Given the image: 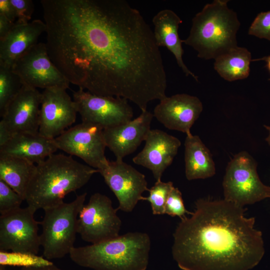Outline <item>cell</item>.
I'll list each match as a JSON object with an SVG mask.
<instances>
[{
	"mask_svg": "<svg viewBox=\"0 0 270 270\" xmlns=\"http://www.w3.org/2000/svg\"><path fill=\"white\" fill-rule=\"evenodd\" d=\"M98 172L118 199L117 210L132 212L148 190L145 176L122 160L109 161Z\"/></svg>",
	"mask_w": 270,
	"mask_h": 270,
	"instance_id": "obj_14",
	"label": "cell"
},
{
	"mask_svg": "<svg viewBox=\"0 0 270 270\" xmlns=\"http://www.w3.org/2000/svg\"><path fill=\"white\" fill-rule=\"evenodd\" d=\"M15 10L17 24H26L31 19L34 11V4L32 0H10Z\"/></svg>",
	"mask_w": 270,
	"mask_h": 270,
	"instance_id": "obj_31",
	"label": "cell"
},
{
	"mask_svg": "<svg viewBox=\"0 0 270 270\" xmlns=\"http://www.w3.org/2000/svg\"><path fill=\"white\" fill-rule=\"evenodd\" d=\"M172 182L156 181L150 189H148L149 196L143 197L142 200L150 202L154 214H164V208L168 196L174 188Z\"/></svg>",
	"mask_w": 270,
	"mask_h": 270,
	"instance_id": "obj_27",
	"label": "cell"
},
{
	"mask_svg": "<svg viewBox=\"0 0 270 270\" xmlns=\"http://www.w3.org/2000/svg\"><path fill=\"white\" fill-rule=\"evenodd\" d=\"M264 127L268 132V135L266 138V140L268 144L270 146V126L264 125Z\"/></svg>",
	"mask_w": 270,
	"mask_h": 270,
	"instance_id": "obj_36",
	"label": "cell"
},
{
	"mask_svg": "<svg viewBox=\"0 0 270 270\" xmlns=\"http://www.w3.org/2000/svg\"><path fill=\"white\" fill-rule=\"evenodd\" d=\"M153 117V114L146 110L127 123L104 129L106 146L116 160H122L144 141Z\"/></svg>",
	"mask_w": 270,
	"mask_h": 270,
	"instance_id": "obj_18",
	"label": "cell"
},
{
	"mask_svg": "<svg viewBox=\"0 0 270 270\" xmlns=\"http://www.w3.org/2000/svg\"><path fill=\"white\" fill-rule=\"evenodd\" d=\"M4 266L0 265V270H6Z\"/></svg>",
	"mask_w": 270,
	"mask_h": 270,
	"instance_id": "obj_37",
	"label": "cell"
},
{
	"mask_svg": "<svg viewBox=\"0 0 270 270\" xmlns=\"http://www.w3.org/2000/svg\"><path fill=\"white\" fill-rule=\"evenodd\" d=\"M54 264L42 256L31 253L0 250V265L22 268L40 267Z\"/></svg>",
	"mask_w": 270,
	"mask_h": 270,
	"instance_id": "obj_26",
	"label": "cell"
},
{
	"mask_svg": "<svg viewBox=\"0 0 270 270\" xmlns=\"http://www.w3.org/2000/svg\"><path fill=\"white\" fill-rule=\"evenodd\" d=\"M222 186L224 199L242 207L270 198V186L261 181L256 162L246 151L236 154L228 162Z\"/></svg>",
	"mask_w": 270,
	"mask_h": 270,
	"instance_id": "obj_7",
	"label": "cell"
},
{
	"mask_svg": "<svg viewBox=\"0 0 270 270\" xmlns=\"http://www.w3.org/2000/svg\"><path fill=\"white\" fill-rule=\"evenodd\" d=\"M48 56L70 83L120 97L145 111L166 98V75L153 30L124 0H42Z\"/></svg>",
	"mask_w": 270,
	"mask_h": 270,
	"instance_id": "obj_1",
	"label": "cell"
},
{
	"mask_svg": "<svg viewBox=\"0 0 270 270\" xmlns=\"http://www.w3.org/2000/svg\"><path fill=\"white\" fill-rule=\"evenodd\" d=\"M24 86L12 68L0 63V115L4 114L8 104Z\"/></svg>",
	"mask_w": 270,
	"mask_h": 270,
	"instance_id": "obj_25",
	"label": "cell"
},
{
	"mask_svg": "<svg viewBox=\"0 0 270 270\" xmlns=\"http://www.w3.org/2000/svg\"><path fill=\"white\" fill-rule=\"evenodd\" d=\"M44 22L34 20L26 24H14L8 34L0 40V63L12 67L16 60L38 43L46 32Z\"/></svg>",
	"mask_w": 270,
	"mask_h": 270,
	"instance_id": "obj_19",
	"label": "cell"
},
{
	"mask_svg": "<svg viewBox=\"0 0 270 270\" xmlns=\"http://www.w3.org/2000/svg\"><path fill=\"white\" fill-rule=\"evenodd\" d=\"M13 22L4 15L0 14V40L3 39L14 26Z\"/></svg>",
	"mask_w": 270,
	"mask_h": 270,
	"instance_id": "obj_33",
	"label": "cell"
},
{
	"mask_svg": "<svg viewBox=\"0 0 270 270\" xmlns=\"http://www.w3.org/2000/svg\"><path fill=\"white\" fill-rule=\"evenodd\" d=\"M13 71L24 85L35 88H69L70 82L51 60L46 43L38 42L18 58Z\"/></svg>",
	"mask_w": 270,
	"mask_h": 270,
	"instance_id": "obj_11",
	"label": "cell"
},
{
	"mask_svg": "<svg viewBox=\"0 0 270 270\" xmlns=\"http://www.w3.org/2000/svg\"><path fill=\"white\" fill-rule=\"evenodd\" d=\"M227 0L206 4L192 19L188 36L182 42L197 52L200 58L215 60L238 46L240 24Z\"/></svg>",
	"mask_w": 270,
	"mask_h": 270,
	"instance_id": "obj_5",
	"label": "cell"
},
{
	"mask_svg": "<svg viewBox=\"0 0 270 270\" xmlns=\"http://www.w3.org/2000/svg\"><path fill=\"white\" fill-rule=\"evenodd\" d=\"M153 30L156 43L159 48H166L174 56L178 65L186 76H192L198 82V78L192 72L184 63L182 59L184 50L182 40L178 32L180 24L182 22L180 18L173 10L164 9L158 12L152 18Z\"/></svg>",
	"mask_w": 270,
	"mask_h": 270,
	"instance_id": "obj_21",
	"label": "cell"
},
{
	"mask_svg": "<svg viewBox=\"0 0 270 270\" xmlns=\"http://www.w3.org/2000/svg\"><path fill=\"white\" fill-rule=\"evenodd\" d=\"M54 140L39 133H20L0 146V156L18 158L37 164L58 150Z\"/></svg>",
	"mask_w": 270,
	"mask_h": 270,
	"instance_id": "obj_20",
	"label": "cell"
},
{
	"mask_svg": "<svg viewBox=\"0 0 270 270\" xmlns=\"http://www.w3.org/2000/svg\"><path fill=\"white\" fill-rule=\"evenodd\" d=\"M248 34L270 41V10L257 14L248 28Z\"/></svg>",
	"mask_w": 270,
	"mask_h": 270,
	"instance_id": "obj_30",
	"label": "cell"
},
{
	"mask_svg": "<svg viewBox=\"0 0 270 270\" xmlns=\"http://www.w3.org/2000/svg\"><path fill=\"white\" fill-rule=\"evenodd\" d=\"M106 196L96 192L84 204L78 219V233L84 241L96 244L118 236L122 221Z\"/></svg>",
	"mask_w": 270,
	"mask_h": 270,
	"instance_id": "obj_8",
	"label": "cell"
},
{
	"mask_svg": "<svg viewBox=\"0 0 270 270\" xmlns=\"http://www.w3.org/2000/svg\"><path fill=\"white\" fill-rule=\"evenodd\" d=\"M24 199L11 187L0 180V213L4 215L20 208Z\"/></svg>",
	"mask_w": 270,
	"mask_h": 270,
	"instance_id": "obj_28",
	"label": "cell"
},
{
	"mask_svg": "<svg viewBox=\"0 0 270 270\" xmlns=\"http://www.w3.org/2000/svg\"><path fill=\"white\" fill-rule=\"evenodd\" d=\"M258 60L264 61L266 63V66L270 73V55H268V56H265L261 58L252 60V62L258 61Z\"/></svg>",
	"mask_w": 270,
	"mask_h": 270,
	"instance_id": "obj_35",
	"label": "cell"
},
{
	"mask_svg": "<svg viewBox=\"0 0 270 270\" xmlns=\"http://www.w3.org/2000/svg\"><path fill=\"white\" fill-rule=\"evenodd\" d=\"M42 93L24 85L8 104L0 122V146L20 133L38 134Z\"/></svg>",
	"mask_w": 270,
	"mask_h": 270,
	"instance_id": "obj_12",
	"label": "cell"
},
{
	"mask_svg": "<svg viewBox=\"0 0 270 270\" xmlns=\"http://www.w3.org/2000/svg\"><path fill=\"white\" fill-rule=\"evenodd\" d=\"M73 100L82 122L104 129L127 123L133 118L132 108L124 98L97 95L79 88L73 94Z\"/></svg>",
	"mask_w": 270,
	"mask_h": 270,
	"instance_id": "obj_10",
	"label": "cell"
},
{
	"mask_svg": "<svg viewBox=\"0 0 270 270\" xmlns=\"http://www.w3.org/2000/svg\"><path fill=\"white\" fill-rule=\"evenodd\" d=\"M53 140L58 150L80 158L98 171L108 164L104 128L99 125L82 122Z\"/></svg>",
	"mask_w": 270,
	"mask_h": 270,
	"instance_id": "obj_9",
	"label": "cell"
},
{
	"mask_svg": "<svg viewBox=\"0 0 270 270\" xmlns=\"http://www.w3.org/2000/svg\"><path fill=\"white\" fill-rule=\"evenodd\" d=\"M143 149L134 158L133 162L152 171L156 181L176 155L181 142L177 138L158 129L150 130L144 140Z\"/></svg>",
	"mask_w": 270,
	"mask_h": 270,
	"instance_id": "obj_17",
	"label": "cell"
},
{
	"mask_svg": "<svg viewBox=\"0 0 270 270\" xmlns=\"http://www.w3.org/2000/svg\"><path fill=\"white\" fill-rule=\"evenodd\" d=\"M29 206L20 208L0 216V250L37 254L40 246V222Z\"/></svg>",
	"mask_w": 270,
	"mask_h": 270,
	"instance_id": "obj_13",
	"label": "cell"
},
{
	"mask_svg": "<svg viewBox=\"0 0 270 270\" xmlns=\"http://www.w3.org/2000/svg\"><path fill=\"white\" fill-rule=\"evenodd\" d=\"M150 246L146 233L129 232L98 244L74 247L69 255L77 265L94 270H146Z\"/></svg>",
	"mask_w": 270,
	"mask_h": 270,
	"instance_id": "obj_4",
	"label": "cell"
},
{
	"mask_svg": "<svg viewBox=\"0 0 270 270\" xmlns=\"http://www.w3.org/2000/svg\"><path fill=\"white\" fill-rule=\"evenodd\" d=\"M36 164L18 158L0 156V180L4 182L24 200Z\"/></svg>",
	"mask_w": 270,
	"mask_h": 270,
	"instance_id": "obj_23",
	"label": "cell"
},
{
	"mask_svg": "<svg viewBox=\"0 0 270 270\" xmlns=\"http://www.w3.org/2000/svg\"><path fill=\"white\" fill-rule=\"evenodd\" d=\"M20 270H63L54 264L45 266L40 267H30V268H22Z\"/></svg>",
	"mask_w": 270,
	"mask_h": 270,
	"instance_id": "obj_34",
	"label": "cell"
},
{
	"mask_svg": "<svg viewBox=\"0 0 270 270\" xmlns=\"http://www.w3.org/2000/svg\"><path fill=\"white\" fill-rule=\"evenodd\" d=\"M87 193L77 196L70 202H64L46 208L40 224L43 256L48 260L61 258L69 254L74 247L78 233V219L84 206Z\"/></svg>",
	"mask_w": 270,
	"mask_h": 270,
	"instance_id": "obj_6",
	"label": "cell"
},
{
	"mask_svg": "<svg viewBox=\"0 0 270 270\" xmlns=\"http://www.w3.org/2000/svg\"><path fill=\"white\" fill-rule=\"evenodd\" d=\"M192 213L186 210L180 191L178 188L174 187L166 202L164 214L172 216H177L182 219L186 217V214Z\"/></svg>",
	"mask_w": 270,
	"mask_h": 270,
	"instance_id": "obj_29",
	"label": "cell"
},
{
	"mask_svg": "<svg viewBox=\"0 0 270 270\" xmlns=\"http://www.w3.org/2000/svg\"><path fill=\"white\" fill-rule=\"evenodd\" d=\"M181 219L172 252L182 270H250L262 258V234L245 209L224 200L200 198Z\"/></svg>",
	"mask_w": 270,
	"mask_h": 270,
	"instance_id": "obj_2",
	"label": "cell"
},
{
	"mask_svg": "<svg viewBox=\"0 0 270 270\" xmlns=\"http://www.w3.org/2000/svg\"><path fill=\"white\" fill-rule=\"evenodd\" d=\"M66 90L50 88L42 92L38 132L46 138L54 139L76 122V104Z\"/></svg>",
	"mask_w": 270,
	"mask_h": 270,
	"instance_id": "obj_15",
	"label": "cell"
},
{
	"mask_svg": "<svg viewBox=\"0 0 270 270\" xmlns=\"http://www.w3.org/2000/svg\"><path fill=\"white\" fill-rule=\"evenodd\" d=\"M0 14L13 22L16 18V12L10 0H0Z\"/></svg>",
	"mask_w": 270,
	"mask_h": 270,
	"instance_id": "obj_32",
	"label": "cell"
},
{
	"mask_svg": "<svg viewBox=\"0 0 270 270\" xmlns=\"http://www.w3.org/2000/svg\"><path fill=\"white\" fill-rule=\"evenodd\" d=\"M252 54L246 48L237 46L214 60V68L228 82L244 80L250 72Z\"/></svg>",
	"mask_w": 270,
	"mask_h": 270,
	"instance_id": "obj_24",
	"label": "cell"
},
{
	"mask_svg": "<svg viewBox=\"0 0 270 270\" xmlns=\"http://www.w3.org/2000/svg\"><path fill=\"white\" fill-rule=\"evenodd\" d=\"M202 110V104L198 97L179 94L160 100L153 115L166 128L188 135Z\"/></svg>",
	"mask_w": 270,
	"mask_h": 270,
	"instance_id": "obj_16",
	"label": "cell"
},
{
	"mask_svg": "<svg viewBox=\"0 0 270 270\" xmlns=\"http://www.w3.org/2000/svg\"><path fill=\"white\" fill-rule=\"evenodd\" d=\"M185 174L188 180L205 179L216 174V166L208 148L200 138L192 134L184 142Z\"/></svg>",
	"mask_w": 270,
	"mask_h": 270,
	"instance_id": "obj_22",
	"label": "cell"
},
{
	"mask_svg": "<svg viewBox=\"0 0 270 270\" xmlns=\"http://www.w3.org/2000/svg\"><path fill=\"white\" fill-rule=\"evenodd\" d=\"M97 172L98 170L78 162L72 156L54 154L36 164L24 200L35 212L58 206Z\"/></svg>",
	"mask_w": 270,
	"mask_h": 270,
	"instance_id": "obj_3",
	"label": "cell"
}]
</instances>
